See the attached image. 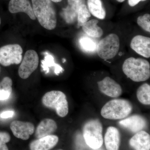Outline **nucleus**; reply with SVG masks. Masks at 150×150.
Segmentation results:
<instances>
[{"label":"nucleus","instance_id":"9b49d317","mask_svg":"<svg viewBox=\"0 0 150 150\" xmlns=\"http://www.w3.org/2000/svg\"><path fill=\"white\" fill-rule=\"evenodd\" d=\"M97 83L100 91L107 96L115 98L122 94L121 86L109 77L104 78Z\"/></svg>","mask_w":150,"mask_h":150},{"label":"nucleus","instance_id":"4468645a","mask_svg":"<svg viewBox=\"0 0 150 150\" xmlns=\"http://www.w3.org/2000/svg\"><path fill=\"white\" fill-rule=\"evenodd\" d=\"M8 10L12 13L23 12L33 20L36 19L29 0H11L9 3Z\"/></svg>","mask_w":150,"mask_h":150},{"label":"nucleus","instance_id":"0eeeda50","mask_svg":"<svg viewBox=\"0 0 150 150\" xmlns=\"http://www.w3.org/2000/svg\"><path fill=\"white\" fill-rule=\"evenodd\" d=\"M69 6L66 9L67 20L69 21L70 17L77 16L79 25L89 20L91 16L88 8L86 5L85 0H68Z\"/></svg>","mask_w":150,"mask_h":150},{"label":"nucleus","instance_id":"9d476101","mask_svg":"<svg viewBox=\"0 0 150 150\" xmlns=\"http://www.w3.org/2000/svg\"><path fill=\"white\" fill-rule=\"evenodd\" d=\"M10 129L15 137L22 140H27L34 133L35 127L30 122L14 121L11 123Z\"/></svg>","mask_w":150,"mask_h":150},{"label":"nucleus","instance_id":"39448f33","mask_svg":"<svg viewBox=\"0 0 150 150\" xmlns=\"http://www.w3.org/2000/svg\"><path fill=\"white\" fill-rule=\"evenodd\" d=\"M42 102L45 107L56 110L60 117H64L68 114L69 104L63 92L52 91L46 93L42 98Z\"/></svg>","mask_w":150,"mask_h":150},{"label":"nucleus","instance_id":"dca6fc26","mask_svg":"<svg viewBox=\"0 0 150 150\" xmlns=\"http://www.w3.org/2000/svg\"><path fill=\"white\" fill-rule=\"evenodd\" d=\"M129 144L135 150H150V135L145 131H139L131 138Z\"/></svg>","mask_w":150,"mask_h":150},{"label":"nucleus","instance_id":"6e6552de","mask_svg":"<svg viewBox=\"0 0 150 150\" xmlns=\"http://www.w3.org/2000/svg\"><path fill=\"white\" fill-rule=\"evenodd\" d=\"M22 48L17 44H9L0 48V64L4 67L19 64L22 60Z\"/></svg>","mask_w":150,"mask_h":150},{"label":"nucleus","instance_id":"a211bd4d","mask_svg":"<svg viewBox=\"0 0 150 150\" xmlns=\"http://www.w3.org/2000/svg\"><path fill=\"white\" fill-rule=\"evenodd\" d=\"M58 127L56 122L50 118L42 120L38 124L35 131V137L37 139L52 135L57 130Z\"/></svg>","mask_w":150,"mask_h":150},{"label":"nucleus","instance_id":"b1692460","mask_svg":"<svg viewBox=\"0 0 150 150\" xmlns=\"http://www.w3.org/2000/svg\"><path fill=\"white\" fill-rule=\"evenodd\" d=\"M79 43L82 48L87 52H93L96 50V43L89 38L86 36L81 38Z\"/></svg>","mask_w":150,"mask_h":150},{"label":"nucleus","instance_id":"bb28decb","mask_svg":"<svg viewBox=\"0 0 150 150\" xmlns=\"http://www.w3.org/2000/svg\"><path fill=\"white\" fill-rule=\"evenodd\" d=\"M14 114V111L8 110V111H4L0 114V117L2 118H11Z\"/></svg>","mask_w":150,"mask_h":150},{"label":"nucleus","instance_id":"f257e3e1","mask_svg":"<svg viewBox=\"0 0 150 150\" xmlns=\"http://www.w3.org/2000/svg\"><path fill=\"white\" fill-rule=\"evenodd\" d=\"M35 17L41 26L48 30L56 27V11L51 0H31Z\"/></svg>","mask_w":150,"mask_h":150},{"label":"nucleus","instance_id":"ddd939ff","mask_svg":"<svg viewBox=\"0 0 150 150\" xmlns=\"http://www.w3.org/2000/svg\"><path fill=\"white\" fill-rule=\"evenodd\" d=\"M119 124L132 133H137L145 128L146 122L142 116L134 115L119 121Z\"/></svg>","mask_w":150,"mask_h":150},{"label":"nucleus","instance_id":"2eb2a0df","mask_svg":"<svg viewBox=\"0 0 150 150\" xmlns=\"http://www.w3.org/2000/svg\"><path fill=\"white\" fill-rule=\"evenodd\" d=\"M59 137L56 135H48L33 141L29 145L31 150H49L54 148L59 142Z\"/></svg>","mask_w":150,"mask_h":150},{"label":"nucleus","instance_id":"c756f323","mask_svg":"<svg viewBox=\"0 0 150 150\" xmlns=\"http://www.w3.org/2000/svg\"><path fill=\"white\" fill-rule=\"evenodd\" d=\"M116 1L118 2L122 3L124 1H125V0H116Z\"/></svg>","mask_w":150,"mask_h":150},{"label":"nucleus","instance_id":"393cba45","mask_svg":"<svg viewBox=\"0 0 150 150\" xmlns=\"http://www.w3.org/2000/svg\"><path fill=\"white\" fill-rule=\"evenodd\" d=\"M137 23L142 29L145 31L150 32V15L145 14L139 16L137 18Z\"/></svg>","mask_w":150,"mask_h":150},{"label":"nucleus","instance_id":"5701e85b","mask_svg":"<svg viewBox=\"0 0 150 150\" xmlns=\"http://www.w3.org/2000/svg\"><path fill=\"white\" fill-rule=\"evenodd\" d=\"M137 97L141 103L146 105L150 104V86L148 83H144L138 88Z\"/></svg>","mask_w":150,"mask_h":150},{"label":"nucleus","instance_id":"aec40b11","mask_svg":"<svg viewBox=\"0 0 150 150\" xmlns=\"http://www.w3.org/2000/svg\"><path fill=\"white\" fill-rule=\"evenodd\" d=\"M88 8L93 16L100 19H104L106 12L101 0H87Z\"/></svg>","mask_w":150,"mask_h":150},{"label":"nucleus","instance_id":"4be33fe9","mask_svg":"<svg viewBox=\"0 0 150 150\" xmlns=\"http://www.w3.org/2000/svg\"><path fill=\"white\" fill-rule=\"evenodd\" d=\"M13 81L8 77H5L0 82V100L8 99L12 92Z\"/></svg>","mask_w":150,"mask_h":150},{"label":"nucleus","instance_id":"423d86ee","mask_svg":"<svg viewBox=\"0 0 150 150\" xmlns=\"http://www.w3.org/2000/svg\"><path fill=\"white\" fill-rule=\"evenodd\" d=\"M120 39L115 33H110L99 41L96 51L100 58L105 60L112 59L118 54L120 48Z\"/></svg>","mask_w":150,"mask_h":150},{"label":"nucleus","instance_id":"2f4dec72","mask_svg":"<svg viewBox=\"0 0 150 150\" xmlns=\"http://www.w3.org/2000/svg\"><path fill=\"white\" fill-rule=\"evenodd\" d=\"M1 18H0V25H1Z\"/></svg>","mask_w":150,"mask_h":150},{"label":"nucleus","instance_id":"f3484780","mask_svg":"<svg viewBox=\"0 0 150 150\" xmlns=\"http://www.w3.org/2000/svg\"><path fill=\"white\" fill-rule=\"evenodd\" d=\"M105 147L108 150L119 149L120 144V134L118 129L113 126L108 128L105 135Z\"/></svg>","mask_w":150,"mask_h":150},{"label":"nucleus","instance_id":"a878e982","mask_svg":"<svg viewBox=\"0 0 150 150\" xmlns=\"http://www.w3.org/2000/svg\"><path fill=\"white\" fill-rule=\"evenodd\" d=\"M11 140V136L7 132H0V150H8L6 144Z\"/></svg>","mask_w":150,"mask_h":150},{"label":"nucleus","instance_id":"f8f14e48","mask_svg":"<svg viewBox=\"0 0 150 150\" xmlns=\"http://www.w3.org/2000/svg\"><path fill=\"white\" fill-rule=\"evenodd\" d=\"M131 48L136 53L145 58L150 57V38L142 35L133 38L130 44Z\"/></svg>","mask_w":150,"mask_h":150},{"label":"nucleus","instance_id":"cd10ccee","mask_svg":"<svg viewBox=\"0 0 150 150\" xmlns=\"http://www.w3.org/2000/svg\"><path fill=\"white\" fill-rule=\"evenodd\" d=\"M145 1L146 0H128V4L130 6L134 7L137 5L140 2Z\"/></svg>","mask_w":150,"mask_h":150},{"label":"nucleus","instance_id":"c85d7f7f","mask_svg":"<svg viewBox=\"0 0 150 150\" xmlns=\"http://www.w3.org/2000/svg\"><path fill=\"white\" fill-rule=\"evenodd\" d=\"M51 1L54 2L58 3L62 1V0H51Z\"/></svg>","mask_w":150,"mask_h":150},{"label":"nucleus","instance_id":"7ed1b4c3","mask_svg":"<svg viewBox=\"0 0 150 150\" xmlns=\"http://www.w3.org/2000/svg\"><path fill=\"white\" fill-rule=\"evenodd\" d=\"M133 110L130 101L126 99H115L108 101L101 110V115L110 120L123 119L127 117Z\"/></svg>","mask_w":150,"mask_h":150},{"label":"nucleus","instance_id":"6ab92c4d","mask_svg":"<svg viewBox=\"0 0 150 150\" xmlns=\"http://www.w3.org/2000/svg\"><path fill=\"white\" fill-rule=\"evenodd\" d=\"M98 21L95 19L88 21L81 25L84 32L94 38L101 37L103 31L102 28L98 25Z\"/></svg>","mask_w":150,"mask_h":150},{"label":"nucleus","instance_id":"1a4fd4ad","mask_svg":"<svg viewBox=\"0 0 150 150\" xmlns=\"http://www.w3.org/2000/svg\"><path fill=\"white\" fill-rule=\"evenodd\" d=\"M38 64L39 58L37 52L34 50H28L25 52L19 68V76L23 79H28L37 69Z\"/></svg>","mask_w":150,"mask_h":150},{"label":"nucleus","instance_id":"20e7f679","mask_svg":"<svg viewBox=\"0 0 150 150\" xmlns=\"http://www.w3.org/2000/svg\"><path fill=\"white\" fill-rule=\"evenodd\" d=\"M103 127L98 119L90 120L85 124L83 137L86 144L91 149H98L103 144Z\"/></svg>","mask_w":150,"mask_h":150},{"label":"nucleus","instance_id":"f03ea898","mask_svg":"<svg viewBox=\"0 0 150 150\" xmlns=\"http://www.w3.org/2000/svg\"><path fill=\"white\" fill-rule=\"evenodd\" d=\"M122 70L127 77L134 82L144 81L150 77V63L146 59L128 58L123 63Z\"/></svg>","mask_w":150,"mask_h":150},{"label":"nucleus","instance_id":"412c9836","mask_svg":"<svg viewBox=\"0 0 150 150\" xmlns=\"http://www.w3.org/2000/svg\"><path fill=\"white\" fill-rule=\"evenodd\" d=\"M44 54L46 55L44 59L41 61L42 67L43 71L46 72V74L49 72V67H54L55 68L54 72L56 74L58 75L60 73L63 72L64 69L60 65L56 64L54 62V58L52 55L48 54V52H45Z\"/></svg>","mask_w":150,"mask_h":150},{"label":"nucleus","instance_id":"7c9ffc66","mask_svg":"<svg viewBox=\"0 0 150 150\" xmlns=\"http://www.w3.org/2000/svg\"><path fill=\"white\" fill-rule=\"evenodd\" d=\"M62 61H63V63H65V62H66V60L65 59H62Z\"/></svg>","mask_w":150,"mask_h":150}]
</instances>
